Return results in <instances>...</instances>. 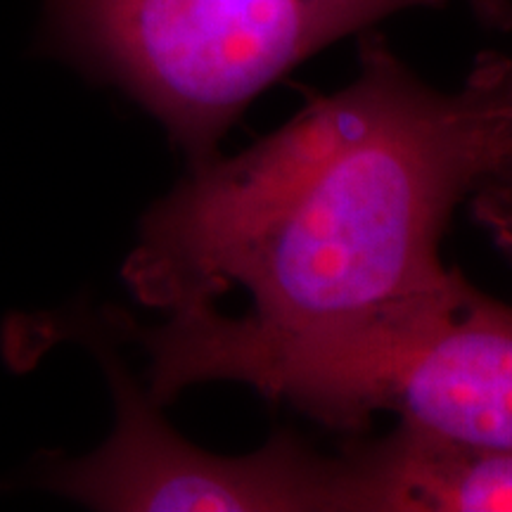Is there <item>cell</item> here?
Masks as SVG:
<instances>
[{
    "label": "cell",
    "mask_w": 512,
    "mask_h": 512,
    "mask_svg": "<svg viewBox=\"0 0 512 512\" xmlns=\"http://www.w3.org/2000/svg\"><path fill=\"white\" fill-rule=\"evenodd\" d=\"M467 8L484 29L512 31V0H467Z\"/></svg>",
    "instance_id": "7"
},
{
    "label": "cell",
    "mask_w": 512,
    "mask_h": 512,
    "mask_svg": "<svg viewBox=\"0 0 512 512\" xmlns=\"http://www.w3.org/2000/svg\"><path fill=\"white\" fill-rule=\"evenodd\" d=\"M496 150L475 69L439 91L363 31L354 81L240 155L188 169L152 204L124 283L169 318L147 328L110 311L107 328L145 349L159 406L361 335L446 290L458 268L441 240Z\"/></svg>",
    "instance_id": "1"
},
{
    "label": "cell",
    "mask_w": 512,
    "mask_h": 512,
    "mask_svg": "<svg viewBox=\"0 0 512 512\" xmlns=\"http://www.w3.org/2000/svg\"><path fill=\"white\" fill-rule=\"evenodd\" d=\"M98 356L114 399L110 439L88 456L53 458L43 484L93 510L114 512H361L347 453L323 456L292 432H275L245 456L190 444L133 380L93 316L67 320Z\"/></svg>",
    "instance_id": "4"
},
{
    "label": "cell",
    "mask_w": 512,
    "mask_h": 512,
    "mask_svg": "<svg viewBox=\"0 0 512 512\" xmlns=\"http://www.w3.org/2000/svg\"><path fill=\"white\" fill-rule=\"evenodd\" d=\"M347 456L363 512H512V451L453 446L396 422Z\"/></svg>",
    "instance_id": "5"
},
{
    "label": "cell",
    "mask_w": 512,
    "mask_h": 512,
    "mask_svg": "<svg viewBox=\"0 0 512 512\" xmlns=\"http://www.w3.org/2000/svg\"><path fill=\"white\" fill-rule=\"evenodd\" d=\"M475 69L494 102L498 150L467 202L477 226L512 264V55L484 53L477 57Z\"/></svg>",
    "instance_id": "6"
},
{
    "label": "cell",
    "mask_w": 512,
    "mask_h": 512,
    "mask_svg": "<svg viewBox=\"0 0 512 512\" xmlns=\"http://www.w3.org/2000/svg\"><path fill=\"white\" fill-rule=\"evenodd\" d=\"M448 0H46L41 53L112 86L197 169L299 64L408 10Z\"/></svg>",
    "instance_id": "2"
},
{
    "label": "cell",
    "mask_w": 512,
    "mask_h": 512,
    "mask_svg": "<svg viewBox=\"0 0 512 512\" xmlns=\"http://www.w3.org/2000/svg\"><path fill=\"white\" fill-rule=\"evenodd\" d=\"M235 384L335 430L392 413L446 444L512 451V304L456 271L446 290L387 323L254 363Z\"/></svg>",
    "instance_id": "3"
}]
</instances>
